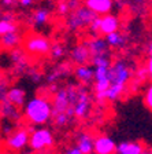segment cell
<instances>
[{
    "instance_id": "8",
    "label": "cell",
    "mask_w": 152,
    "mask_h": 154,
    "mask_svg": "<svg viewBox=\"0 0 152 154\" xmlns=\"http://www.w3.org/2000/svg\"><path fill=\"white\" fill-rule=\"evenodd\" d=\"M89 95L86 92V90L79 88L78 95H77V100L74 103V116L78 119H84L89 112Z\"/></svg>"
},
{
    "instance_id": "6",
    "label": "cell",
    "mask_w": 152,
    "mask_h": 154,
    "mask_svg": "<svg viewBox=\"0 0 152 154\" xmlns=\"http://www.w3.org/2000/svg\"><path fill=\"white\" fill-rule=\"evenodd\" d=\"M132 77V70L130 66L124 61H118L114 65H111L108 67V80L111 83H117V84H125L130 80Z\"/></svg>"
},
{
    "instance_id": "21",
    "label": "cell",
    "mask_w": 152,
    "mask_h": 154,
    "mask_svg": "<svg viewBox=\"0 0 152 154\" xmlns=\"http://www.w3.org/2000/svg\"><path fill=\"white\" fill-rule=\"evenodd\" d=\"M16 29H18V26H16L13 15H6L0 19V36L10 32H15Z\"/></svg>"
},
{
    "instance_id": "31",
    "label": "cell",
    "mask_w": 152,
    "mask_h": 154,
    "mask_svg": "<svg viewBox=\"0 0 152 154\" xmlns=\"http://www.w3.org/2000/svg\"><path fill=\"white\" fill-rule=\"evenodd\" d=\"M148 51H149V59H148V63H147V73H148L149 79L152 80V43L149 44Z\"/></svg>"
},
{
    "instance_id": "1",
    "label": "cell",
    "mask_w": 152,
    "mask_h": 154,
    "mask_svg": "<svg viewBox=\"0 0 152 154\" xmlns=\"http://www.w3.org/2000/svg\"><path fill=\"white\" fill-rule=\"evenodd\" d=\"M23 116L29 124L41 127L52 117V102L47 96H34L23 106Z\"/></svg>"
},
{
    "instance_id": "26",
    "label": "cell",
    "mask_w": 152,
    "mask_h": 154,
    "mask_svg": "<svg viewBox=\"0 0 152 154\" xmlns=\"http://www.w3.org/2000/svg\"><path fill=\"white\" fill-rule=\"evenodd\" d=\"M52 117H54L55 125H58V127H63V125H66L67 122H69V120H70V117L66 114V113H59V114H54Z\"/></svg>"
},
{
    "instance_id": "23",
    "label": "cell",
    "mask_w": 152,
    "mask_h": 154,
    "mask_svg": "<svg viewBox=\"0 0 152 154\" xmlns=\"http://www.w3.org/2000/svg\"><path fill=\"white\" fill-rule=\"evenodd\" d=\"M106 42H107V44L111 45V47H119V45H122L125 43V36L117 30V32L108 33V35L106 36Z\"/></svg>"
},
{
    "instance_id": "4",
    "label": "cell",
    "mask_w": 152,
    "mask_h": 154,
    "mask_svg": "<svg viewBox=\"0 0 152 154\" xmlns=\"http://www.w3.org/2000/svg\"><path fill=\"white\" fill-rule=\"evenodd\" d=\"M32 131V128H18L15 131H11L7 135L6 146L14 151L23 150L26 146H29V138Z\"/></svg>"
},
{
    "instance_id": "40",
    "label": "cell",
    "mask_w": 152,
    "mask_h": 154,
    "mask_svg": "<svg viewBox=\"0 0 152 154\" xmlns=\"http://www.w3.org/2000/svg\"><path fill=\"white\" fill-rule=\"evenodd\" d=\"M56 2H59L60 3V2H67V0H56Z\"/></svg>"
},
{
    "instance_id": "2",
    "label": "cell",
    "mask_w": 152,
    "mask_h": 154,
    "mask_svg": "<svg viewBox=\"0 0 152 154\" xmlns=\"http://www.w3.org/2000/svg\"><path fill=\"white\" fill-rule=\"evenodd\" d=\"M97 14H95L92 10H89L86 6H81V7H76L73 10V13L67 17L66 25L70 30H78L81 28L89 26V23L92 22V19Z\"/></svg>"
},
{
    "instance_id": "27",
    "label": "cell",
    "mask_w": 152,
    "mask_h": 154,
    "mask_svg": "<svg viewBox=\"0 0 152 154\" xmlns=\"http://www.w3.org/2000/svg\"><path fill=\"white\" fill-rule=\"evenodd\" d=\"M99 28H100V17L96 15L95 18L92 19V22L89 23V30L93 35V37L99 36Z\"/></svg>"
},
{
    "instance_id": "7",
    "label": "cell",
    "mask_w": 152,
    "mask_h": 154,
    "mask_svg": "<svg viewBox=\"0 0 152 154\" xmlns=\"http://www.w3.org/2000/svg\"><path fill=\"white\" fill-rule=\"evenodd\" d=\"M117 151V144L111 138L101 135L93 139V153L95 154H114Z\"/></svg>"
},
{
    "instance_id": "33",
    "label": "cell",
    "mask_w": 152,
    "mask_h": 154,
    "mask_svg": "<svg viewBox=\"0 0 152 154\" xmlns=\"http://www.w3.org/2000/svg\"><path fill=\"white\" fill-rule=\"evenodd\" d=\"M64 154H82L81 150L78 149V146H74V147H70L64 151Z\"/></svg>"
},
{
    "instance_id": "20",
    "label": "cell",
    "mask_w": 152,
    "mask_h": 154,
    "mask_svg": "<svg viewBox=\"0 0 152 154\" xmlns=\"http://www.w3.org/2000/svg\"><path fill=\"white\" fill-rule=\"evenodd\" d=\"M124 91H125V84L111 83L110 87L107 88V91H106V94H104V98H106V100H110V102L111 100H115L122 95Z\"/></svg>"
},
{
    "instance_id": "10",
    "label": "cell",
    "mask_w": 152,
    "mask_h": 154,
    "mask_svg": "<svg viewBox=\"0 0 152 154\" xmlns=\"http://www.w3.org/2000/svg\"><path fill=\"white\" fill-rule=\"evenodd\" d=\"M119 28V19L118 17L112 15V14H106L100 18V28H99V33L100 35L107 36L108 33L117 32Z\"/></svg>"
},
{
    "instance_id": "30",
    "label": "cell",
    "mask_w": 152,
    "mask_h": 154,
    "mask_svg": "<svg viewBox=\"0 0 152 154\" xmlns=\"http://www.w3.org/2000/svg\"><path fill=\"white\" fill-rule=\"evenodd\" d=\"M70 11V7L69 4H67V2H60L59 4H58V14L59 15H67Z\"/></svg>"
},
{
    "instance_id": "37",
    "label": "cell",
    "mask_w": 152,
    "mask_h": 154,
    "mask_svg": "<svg viewBox=\"0 0 152 154\" xmlns=\"http://www.w3.org/2000/svg\"><path fill=\"white\" fill-rule=\"evenodd\" d=\"M140 154H152V153L149 150H147V151H143V153H140Z\"/></svg>"
},
{
    "instance_id": "24",
    "label": "cell",
    "mask_w": 152,
    "mask_h": 154,
    "mask_svg": "<svg viewBox=\"0 0 152 154\" xmlns=\"http://www.w3.org/2000/svg\"><path fill=\"white\" fill-rule=\"evenodd\" d=\"M92 62L96 66H106L110 67L111 66V61L108 58V54H101V55H96V57H92Z\"/></svg>"
},
{
    "instance_id": "12",
    "label": "cell",
    "mask_w": 152,
    "mask_h": 154,
    "mask_svg": "<svg viewBox=\"0 0 152 154\" xmlns=\"http://www.w3.org/2000/svg\"><path fill=\"white\" fill-rule=\"evenodd\" d=\"M7 100L15 105L16 107H22L26 103V92L19 87H11L7 91Z\"/></svg>"
},
{
    "instance_id": "38",
    "label": "cell",
    "mask_w": 152,
    "mask_h": 154,
    "mask_svg": "<svg viewBox=\"0 0 152 154\" xmlns=\"http://www.w3.org/2000/svg\"><path fill=\"white\" fill-rule=\"evenodd\" d=\"M136 3H143V0H134Z\"/></svg>"
},
{
    "instance_id": "36",
    "label": "cell",
    "mask_w": 152,
    "mask_h": 154,
    "mask_svg": "<svg viewBox=\"0 0 152 154\" xmlns=\"http://www.w3.org/2000/svg\"><path fill=\"white\" fill-rule=\"evenodd\" d=\"M32 79H33V81H40V79H41V74L37 73L36 70H33L32 72Z\"/></svg>"
},
{
    "instance_id": "29",
    "label": "cell",
    "mask_w": 152,
    "mask_h": 154,
    "mask_svg": "<svg viewBox=\"0 0 152 154\" xmlns=\"http://www.w3.org/2000/svg\"><path fill=\"white\" fill-rule=\"evenodd\" d=\"M144 105L148 107L149 112H152V84L147 88L145 94H144Z\"/></svg>"
},
{
    "instance_id": "14",
    "label": "cell",
    "mask_w": 152,
    "mask_h": 154,
    "mask_svg": "<svg viewBox=\"0 0 152 154\" xmlns=\"http://www.w3.org/2000/svg\"><path fill=\"white\" fill-rule=\"evenodd\" d=\"M91 58V52H89L86 44H79L73 48L71 51V61L77 65H84L88 63V59Z\"/></svg>"
},
{
    "instance_id": "9",
    "label": "cell",
    "mask_w": 152,
    "mask_h": 154,
    "mask_svg": "<svg viewBox=\"0 0 152 154\" xmlns=\"http://www.w3.org/2000/svg\"><path fill=\"white\" fill-rule=\"evenodd\" d=\"M84 6L92 10L97 15L110 14L114 7V0H84Z\"/></svg>"
},
{
    "instance_id": "15",
    "label": "cell",
    "mask_w": 152,
    "mask_h": 154,
    "mask_svg": "<svg viewBox=\"0 0 152 154\" xmlns=\"http://www.w3.org/2000/svg\"><path fill=\"white\" fill-rule=\"evenodd\" d=\"M10 58L11 61L14 62V69L16 72H23L28 66V61H26L25 52L19 48H13L11 52H10Z\"/></svg>"
},
{
    "instance_id": "25",
    "label": "cell",
    "mask_w": 152,
    "mask_h": 154,
    "mask_svg": "<svg viewBox=\"0 0 152 154\" xmlns=\"http://www.w3.org/2000/svg\"><path fill=\"white\" fill-rule=\"evenodd\" d=\"M64 67H66V65H63V66H60L59 69H55L54 72H52V73H49L47 76V81L48 83H54L55 80H58V79H59L60 76H62V74H64V73H69V67H67L66 70H64Z\"/></svg>"
},
{
    "instance_id": "16",
    "label": "cell",
    "mask_w": 152,
    "mask_h": 154,
    "mask_svg": "<svg viewBox=\"0 0 152 154\" xmlns=\"http://www.w3.org/2000/svg\"><path fill=\"white\" fill-rule=\"evenodd\" d=\"M76 76L78 80H81L82 83H89L95 79V69L89 66V65H78L76 69Z\"/></svg>"
},
{
    "instance_id": "18",
    "label": "cell",
    "mask_w": 152,
    "mask_h": 154,
    "mask_svg": "<svg viewBox=\"0 0 152 154\" xmlns=\"http://www.w3.org/2000/svg\"><path fill=\"white\" fill-rule=\"evenodd\" d=\"M0 43L4 48H8V50H13V48L18 47V44L21 43V36L16 32H10L6 35L0 36Z\"/></svg>"
},
{
    "instance_id": "32",
    "label": "cell",
    "mask_w": 152,
    "mask_h": 154,
    "mask_svg": "<svg viewBox=\"0 0 152 154\" xmlns=\"http://www.w3.org/2000/svg\"><path fill=\"white\" fill-rule=\"evenodd\" d=\"M7 91H8L7 84L0 81V102H3L4 99H7Z\"/></svg>"
},
{
    "instance_id": "3",
    "label": "cell",
    "mask_w": 152,
    "mask_h": 154,
    "mask_svg": "<svg viewBox=\"0 0 152 154\" xmlns=\"http://www.w3.org/2000/svg\"><path fill=\"white\" fill-rule=\"evenodd\" d=\"M55 139L54 135L48 128H37L30 132V138H29V147L34 151H43L45 149H49L54 144Z\"/></svg>"
},
{
    "instance_id": "28",
    "label": "cell",
    "mask_w": 152,
    "mask_h": 154,
    "mask_svg": "<svg viewBox=\"0 0 152 154\" xmlns=\"http://www.w3.org/2000/svg\"><path fill=\"white\" fill-rule=\"evenodd\" d=\"M51 55H52V58H55V59H58V58H62L64 54V48L62 47L60 44H54L51 45Z\"/></svg>"
},
{
    "instance_id": "41",
    "label": "cell",
    "mask_w": 152,
    "mask_h": 154,
    "mask_svg": "<svg viewBox=\"0 0 152 154\" xmlns=\"http://www.w3.org/2000/svg\"><path fill=\"white\" fill-rule=\"evenodd\" d=\"M114 154H122V153H119V151H115V153Z\"/></svg>"
},
{
    "instance_id": "42",
    "label": "cell",
    "mask_w": 152,
    "mask_h": 154,
    "mask_svg": "<svg viewBox=\"0 0 152 154\" xmlns=\"http://www.w3.org/2000/svg\"><path fill=\"white\" fill-rule=\"evenodd\" d=\"M0 144H1V139H0Z\"/></svg>"
},
{
    "instance_id": "13",
    "label": "cell",
    "mask_w": 152,
    "mask_h": 154,
    "mask_svg": "<svg viewBox=\"0 0 152 154\" xmlns=\"http://www.w3.org/2000/svg\"><path fill=\"white\" fill-rule=\"evenodd\" d=\"M86 47H88L89 52H91V57H96V55H101V54H108L107 50V42L103 40V38H99L97 36L93 37L92 40H89L88 43H85Z\"/></svg>"
},
{
    "instance_id": "35",
    "label": "cell",
    "mask_w": 152,
    "mask_h": 154,
    "mask_svg": "<svg viewBox=\"0 0 152 154\" xmlns=\"http://www.w3.org/2000/svg\"><path fill=\"white\" fill-rule=\"evenodd\" d=\"M1 3L6 7H14L16 4V0H1Z\"/></svg>"
},
{
    "instance_id": "11",
    "label": "cell",
    "mask_w": 152,
    "mask_h": 154,
    "mask_svg": "<svg viewBox=\"0 0 152 154\" xmlns=\"http://www.w3.org/2000/svg\"><path fill=\"white\" fill-rule=\"evenodd\" d=\"M19 107L10 102V100L4 99L0 105V114L3 116L4 119L10 120V121H19L21 120V113L18 112Z\"/></svg>"
},
{
    "instance_id": "22",
    "label": "cell",
    "mask_w": 152,
    "mask_h": 154,
    "mask_svg": "<svg viewBox=\"0 0 152 154\" xmlns=\"http://www.w3.org/2000/svg\"><path fill=\"white\" fill-rule=\"evenodd\" d=\"M48 17H49V11L45 8H40L37 11H34V14L32 15V25L33 26H41L44 25L48 21Z\"/></svg>"
},
{
    "instance_id": "19",
    "label": "cell",
    "mask_w": 152,
    "mask_h": 154,
    "mask_svg": "<svg viewBox=\"0 0 152 154\" xmlns=\"http://www.w3.org/2000/svg\"><path fill=\"white\" fill-rule=\"evenodd\" d=\"M117 151L122 154H140L143 153V146L137 142H122L117 144Z\"/></svg>"
},
{
    "instance_id": "17",
    "label": "cell",
    "mask_w": 152,
    "mask_h": 154,
    "mask_svg": "<svg viewBox=\"0 0 152 154\" xmlns=\"http://www.w3.org/2000/svg\"><path fill=\"white\" fill-rule=\"evenodd\" d=\"M77 146L82 154L93 153V138L89 134H81L77 139Z\"/></svg>"
},
{
    "instance_id": "34",
    "label": "cell",
    "mask_w": 152,
    "mask_h": 154,
    "mask_svg": "<svg viewBox=\"0 0 152 154\" xmlns=\"http://www.w3.org/2000/svg\"><path fill=\"white\" fill-rule=\"evenodd\" d=\"M18 4L22 7H29L33 4V0H18Z\"/></svg>"
},
{
    "instance_id": "5",
    "label": "cell",
    "mask_w": 152,
    "mask_h": 154,
    "mask_svg": "<svg viewBox=\"0 0 152 154\" xmlns=\"http://www.w3.org/2000/svg\"><path fill=\"white\" fill-rule=\"evenodd\" d=\"M25 51L30 55H47L51 51V43L41 35H32L25 40Z\"/></svg>"
},
{
    "instance_id": "39",
    "label": "cell",
    "mask_w": 152,
    "mask_h": 154,
    "mask_svg": "<svg viewBox=\"0 0 152 154\" xmlns=\"http://www.w3.org/2000/svg\"><path fill=\"white\" fill-rule=\"evenodd\" d=\"M118 3H122V2H125V0H117Z\"/></svg>"
}]
</instances>
